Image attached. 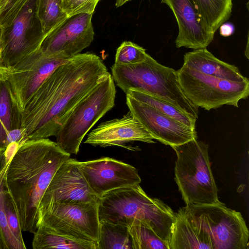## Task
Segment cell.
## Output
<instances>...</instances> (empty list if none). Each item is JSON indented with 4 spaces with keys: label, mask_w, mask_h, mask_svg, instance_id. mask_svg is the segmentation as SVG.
Here are the masks:
<instances>
[{
    "label": "cell",
    "mask_w": 249,
    "mask_h": 249,
    "mask_svg": "<svg viewBox=\"0 0 249 249\" xmlns=\"http://www.w3.org/2000/svg\"><path fill=\"white\" fill-rule=\"evenodd\" d=\"M109 72L102 59L79 53L43 82L21 113L28 140L55 136L78 102Z\"/></svg>",
    "instance_id": "cell-1"
},
{
    "label": "cell",
    "mask_w": 249,
    "mask_h": 249,
    "mask_svg": "<svg viewBox=\"0 0 249 249\" xmlns=\"http://www.w3.org/2000/svg\"><path fill=\"white\" fill-rule=\"evenodd\" d=\"M70 156L48 138L28 140L18 148L7 167L4 187L22 231L34 233L37 230L41 198L57 170Z\"/></svg>",
    "instance_id": "cell-2"
},
{
    "label": "cell",
    "mask_w": 249,
    "mask_h": 249,
    "mask_svg": "<svg viewBox=\"0 0 249 249\" xmlns=\"http://www.w3.org/2000/svg\"><path fill=\"white\" fill-rule=\"evenodd\" d=\"M242 214L220 201L186 205L175 213L169 249H249Z\"/></svg>",
    "instance_id": "cell-3"
},
{
    "label": "cell",
    "mask_w": 249,
    "mask_h": 249,
    "mask_svg": "<svg viewBox=\"0 0 249 249\" xmlns=\"http://www.w3.org/2000/svg\"><path fill=\"white\" fill-rule=\"evenodd\" d=\"M99 221L128 226L146 224L169 246L175 213L163 201L149 196L140 184L110 191L99 198Z\"/></svg>",
    "instance_id": "cell-4"
},
{
    "label": "cell",
    "mask_w": 249,
    "mask_h": 249,
    "mask_svg": "<svg viewBox=\"0 0 249 249\" xmlns=\"http://www.w3.org/2000/svg\"><path fill=\"white\" fill-rule=\"evenodd\" d=\"M111 70L114 82L125 94L131 89L148 93L171 103L195 120L198 118V107L183 92L177 71L159 63L150 55L137 64L114 63Z\"/></svg>",
    "instance_id": "cell-5"
},
{
    "label": "cell",
    "mask_w": 249,
    "mask_h": 249,
    "mask_svg": "<svg viewBox=\"0 0 249 249\" xmlns=\"http://www.w3.org/2000/svg\"><path fill=\"white\" fill-rule=\"evenodd\" d=\"M171 147L177 155L175 180L186 205L219 202L208 154L209 145L196 138Z\"/></svg>",
    "instance_id": "cell-6"
},
{
    "label": "cell",
    "mask_w": 249,
    "mask_h": 249,
    "mask_svg": "<svg viewBox=\"0 0 249 249\" xmlns=\"http://www.w3.org/2000/svg\"><path fill=\"white\" fill-rule=\"evenodd\" d=\"M116 93L109 73L73 108L55 136L58 146L70 155L77 154L85 135L114 107Z\"/></svg>",
    "instance_id": "cell-7"
},
{
    "label": "cell",
    "mask_w": 249,
    "mask_h": 249,
    "mask_svg": "<svg viewBox=\"0 0 249 249\" xmlns=\"http://www.w3.org/2000/svg\"><path fill=\"white\" fill-rule=\"evenodd\" d=\"M177 72L183 92L198 107L207 110L225 105L238 107L239 101L249 96V79H223L203 74L183 64Z\"/></svg>",
    "instance_id": "cell-8"
},
{
    "label": "cell",
    "mask_w": 249,
    "mask_h": 249,
    "mask_svg": "<svg viewBox=\"0 0 249 249\" xmlns=\"http://www.w3.org/2000/svg\"><path fill=\"white\" fill-rule=\"evenodd\" d=\"M40 225L70 238L97 244L100 226L98 203H52L39 211Z\"/></svg>",
    "instance_id": "cell-9"
},
{
    "label": "cell",
    "mask_w": 249,
    "mask_h": 249,
    "mask_svg": "<svg viewBox=\"0 0 249 249\" xmlns=\"http://www.w3.org/2000/svg\"><path fill=\"white\" fill-rule=\"evenodd\" d=\"M72 57L48 55L38 49L7 68L4 78L20 116L27 103L43 82L59 66Z\"/></svg>",
    "instance_id": "cell-10"
},
{
    "label": "cell",
    "mask_w": 249,
    "mask_h": 249,
    "mask_svg": "<svg viewBox=\"0 0 249 249\" xmlns=\"http://www.w3.org/2000/svg\"><path fill=\"white\" fill-rule=\"evenodd\" d=\"M36 0H29L12 23L3 28L0 61L5 68L37 50L45 38L36 13Z\"/></svg>",
    "instance_id": "cell-11"
},
{
    "label": "cell",
    "mask_w": 249,
    "mask_h": 249,
    "mask_svg": "<svg viewBox=\"0 0 249 249\" xmlns=\"http://www.w3.org/2000/svg\"><path fill=\"white\" fill-rule=\"evenodd\" d=\"M92 14L82 13L68 18L47 35L39 50L48 55L75 56L89 47L94 39Z\"/></svg>",
    "instance_id": "cell-12"
},
{
    "label": "cell",
    "mask_w": 249,
    "mask_h": 249,
    "mask_svg": "<svg viewBox=\"0 0 249 249\" xmlns=\"http://www.w3.org/2000/svg\"><path fill=\"white\" fill-rule=\"evenodd\" d=\"M99 198L90 189L79 161L69 158L58 168L40 201L39 211L54 203H98Z\"/></svg>",
    "instance_id": "cell-13"
},
{
    "label": "cell",
    "mask_w": 249,
    "mask_h": 249,
    "mask_svg": "<svg viewBox=\"0 0 249 249\" xmlns=\"http://www.w3.org/2000/svg\"><path fill=\"white\" fill-rule=\"evenodd\" d=\"M90 189L100 198L116 189L139 185L142 180L132 165L109 157L79 161Z\"/></svg>",
    "instance_id": "cell-14"
},
{
    "label": "cell",
    "mask_w": 249,
    "mask_h": 249,
    "mask_svg": "<svg viewBox=\"0 0 249 249\" xmlns=\"http://www.w3.org/2000/svg\"><path fill=\"white\" fill-rule=\"evenodd\" d=\"M126 104L132 115L154 139L163 144L172 147L197 138L196 129L183 124L127 94Z\"/></svg>",
    "instance_id": "cell-15"
},
{
    "label": "cell",
    "mask_w": 249,
    "mask_h": 249,
    "mask_svg": "<svg viewBox=\"0 0 249 249\" xmlns=\"http://www.w3.org/2000/svg\"><path fill=\"white\" fill-rule=\"evenodd\" d=\"M161 2L169 6L177 21V48L196 50L205 48L212 42L214 33L204 24L194 0H161Z\"/></svg>",
    "instance_id": "cell-16"
},
{
    "label": "cell",
    "mask_w": 249,
    "mask_h": 249,
    "mask_svg": "<svg viewBox=\"0 0 249 249\" xmlns=\"http://www.w3.org/2000/svg\"><path fill=\"white\" fill-rule=\"evenodd\" d=\"M154 137L129 110L121 118L101 123L88 135L84 143L94 146H119L133 142L155 143Z\"/></svg>",
    "instance_id": "cell-17"
},
{
    "label": "cell",
    "mask_w": 249,
    "mask_h": 249,
    "mask_svg": "<svg viewBox=\"0 0 249 249\" xmlns=\"http://www.w3.org/2000/svg\"><path fill=\"white\" fill-rule=\"evenodd\" d=\"M183 60V65L208 75L233 81L248 79L237 67L217 58L206 48L186 53Z\"/></svg>",
    "instance_id": "cell-18"
},
{
    "label": "cell",
    "mask_w": 249,
    "mask_h": 249,
    "mask_svg": "<svg viewBox=\"0 0 249 249\" xmlns=\"http://www.w3.org/2000/svg\"><path fill=\"white\" fill-rule=\"evenodd\" d=\"M34 234V249H97L94 242L70 238L41 225Z\"/></svg>",
    "instance_id": "cell-19"
},
{
    "label": "cell",
    "mask_w": 249,
    "mask_h": 249,
    "mask_svg": "<svg viewBox=\"0 0 249 249\" xmlns=\"http://www.w3.org/2000/svg\"><path fill=\"white\" fill-rule=\"evenodd\" d=\"M20 114L13 104L4 76L0 82V152L5 149V141L8 132L20 127Z\"/></svg>",
    "instance_id": "cell-20"
},
{
    "label": "cell",
    "mask_w": 249,
    "mask_h": 249,
    "mask_svg": "<svg viewBox=\"0 0 249 249\" xmlns=\"http://www.w3.org/2000/svg\"><path fill=\"white\" fill-rule=\"evenodd\" d=\"M194 0L204 24L213 33H215L231 16L232 0Z\"/></svg>",
    "instance_id": "cell-21"
},
{
    "label": "cell",
    "mask_w": 249,
    "mask_h": 249,
    "mask_svg": "<svg viewBox=\"0 0 249 249\" xmlns=\"http://www.w3.org/2000/svg\"><path fill=\"white\" fill-rule=\"evenodd\" d=\"M97 249H133L128 227L100 221Z\"/></svg>",
    "instance_id": "cell-22"
},
{
    "label": "cell",
    "mask_w": 249,
    "mask_h": 249,
    "mask_svg": "<svg viewBox=\"0 0 249 249\" xmlns=\"http://www.w3.org/2000/svg\"><path fill=\"white\" fill-rule=\"evenodd\" d=\"M126 94L139 101L152 107L164 114L183 124L196 129V120L171 103L137 90H129Z\"/></svg>",
    "instance_id": "cell-23"
},
{
    "label": "cell",
    "mask_w": 249,
    "mask_h": 249,
    "mask_svg": "<svg viewBox=\"0 0 249 249\" xmlns=\"http://www.w3.org/2000/svg\"><path fill=\"white\" fill-rule=\"evenodd\" d=\"M36 13L45 37L68 18L62 0H36Z\"/></svg>",
    "instance_id": "cell-24"
},
{
    "label": "cell",
    "mask_w": 249,
    "mask_h": 249,
    "mask_svg": "<svg viewBox=\"0 0 249 249\" xmlns=\"http://www.w3.org/2000/svg\"><path fill=\"white\" fill-rule=\"evenodd\" d=\"M128 228L133 249H169L168 245L146 224L133 221Z\"/></svg>",
    "instance_id": "cell-25"
},
{
    "label": "cell",
    "mask_w": 249,
    "mask_h": 249,
    "mask_svg": "<svg viewBox=\"0 0 249 249\" xmlns=\"http://www.w3.org/2000/svg\"><path fill=\"white\" fill-rule=\"evenodd\" d=\"M9 162L5 160L4 151L0 152V227L7 249H25L10 231L4 212V181Z\"/></svg>",
    "instance_id": "cell-26"
},
{
    "label": "cell",
    "mask_w": 249,
    "mask_h": 249,
    "mask_svg": "<svg viewBox=\"0 0 249 249\" xmlns=\"http://www.w3.org/2000/svg\"><path fill=\"white\" fill-rule=\"evenodd\" d=\"M148 54L145 49L131 41H124L117 48L115 64L132 65L139 63L145 60Z\"/></svg>",
    "instance_id": "cell-27"
},
{
    "label": "cell",
    "mask_w": 249,
    "mask_h": 249,
    "mask_svg": "<svg viewBox=\"0 0 249 249\" xmlns=\"http://www.w3.org/2000/svg\"><path fill=\"white\" fill-rule=\"evenodd\" d=\"M4 212L10 231L18 242L25 246L22 235V230L14 205L11 197L5 189Z\"/></svg>",
    "instance_id": "cell-28"
},
{
    "label": "cell",
    "mask_w": 249,
    "mask_h": 249,
    "mask_svg": "<svg viewBox=\"0 0 249 249\" xmlns=\"http://www.w3.org/2000/svg\"><path fill=\"white\" fill-rule=\"evenodd\" d=\"M100 0H62V8L68 17L82 14H93Z\"/></svg>",
    "instance_id": "cell-29"
},
{
    "label": "cell",
    "mask_w": 249,
    "mask_h": 249,
    "mask_svg": "<svg viewBox=\"0 0 249 249\" xmlns=\"http://www.w3.org/2000/svg\"><path fill=\"white\" fill-rule=\"evenodd\" d=\"M29 0H10L5 11L0 15V23L3 28L12 23Z\"/></svg>",
    "instance_id": "cell-30"
},
{
    "label": "cell",
    "mask_w": 249,
    "mask_h": 249,
    "mask_svg": "<svg viewBox=\"0 0 249 249\" xmlns=\"http://www.w3.org/2000/svg\"><path fill=\"white\" fill-rule=\"evenodd\" d=\"M28 140L26 137V129L24 127H20L10 130L7 134L5 141V147L12 142H19L24 143Z\"/></svg>",
    "instance_id": "cell-31"
},
{
    "label": "cell",
    "mask_w": 249,
    "mask_h": 249,
    "mask_svg": "<svg viewBox=\"0 0 249 249\" xmlns=\"http://www.w3.org/2000/svg\"><path fill=\"white\" fill-rule=\"evenodd\" d=\"M220 34L225 37L229 36L231 35L234 31V27L231 23H223L220 27Z\"/></svg>",
    "instance_id": "cell-32"
},
{
    "label": "cell",
    "mask_w": 249,
    "mask_h": 249,
    "mask_svg": "<svg viewBox=\"0 0 249 249\" xmlns=\"http://www.w3.org/2000/svg\"><path fill=\"white\" fill-rule=\"evenodd\" d=\"M10 1V0H0V15L5 11Z\"/></svg>",
    "instance_id": "cell-33"
},
{
    "label": "cell",
    "mask_w": 249,
    "mask_h": 249,
    "mask_svg": "<svg viewBox=\"0 0 249 249\" xmlns=\"http://www.w3.org/2000/svg\"><path fill=\"white\" fill-rule=\"evenodd\" d=\"M0 249H7L4 241L2 232L0 227Z\"/></svg>",
    "instance_id": "cell-34"
},
{
    "label": "cell",
    "mask_w": 249,
    "mask_h": 249,
    "mask_svg": "<svg viewBox=\"0 0 249 249\" xmlns=\"http://www.w3.org/2000/svg\"><path fill=\"white\" fill-rule=\"evenodd\" d=\"M0 82L4 78V74L7 70V68L3 67L1 64L0 61Z\"/></svg>",
    "instance_id": "cell-35"
},
{
    "label": "cell",
    "mask_w": 249,
    "mask_h": 249,
    "mask_svg": "<svg viewBox=\"0 0 249 249\" xmlns=\"http://www.w3.org/2000/svg\"><path fill=\"white\" fill-rule=\"evenodd\" d=\"M132 0H116L115 6L117 7H120L124 5L126 2Z\"/></svg>",
    "instance_id": "cell-36"
},
{
    "label": "cell",
    "mask_w": 249,
    "mask_h": 249,
    "mask_svg": "<svg viewBox=\"0 0 249 249\" xmlns=\"http://www.w3.org/2000/svg\"><path fill=\"white\" fill-rule=\"evenodd\" d=\"M3 31V27L0 23V51L1 49Z\"/></svg>",
    "instance_id": "cell-37"
}]
</instances>
